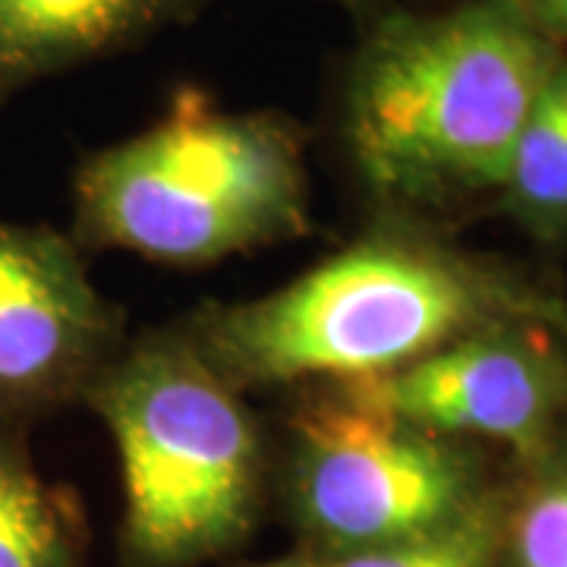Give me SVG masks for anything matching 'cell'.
Wrapping results in <instances>:
<instances>
[{"label": "cell", "mask_w": 567, "mask_h": 567, "mask_svg": "<svg viewBox=\"0 0 567 567\" xmlns=\"http://www.w3.org/2000/svg\"><path fill=\"white\" fill-rule=\"evenodd\" d=\"M565 297L454 244L429 218L372 212L363 230L271 293L203 303L181 328L244 394L357 382L498 319L551 328Z\"/></svg>", "instance_id": "cell-1"}, {"label": "cell", "mask_w": 567, "mask_h": 567, "mask_svg": "<svg viewBox=\"0 0 567 567\" xmlns=\"http://www.w3.org/2000/svg\"><path fill=\"white\" fill-rule=\"evenodd\" d=\"M312 230L306 130L281 111H224L181 89L152 126L73 177L80 249L199 268Z\"/></svg>", "instance_id": "cell-4"}, {"label": "cell", "mask_w": 567, "mask_h": 567, "mask_svg": "<svg viewBox=\"0 0 567 567\" xmlns=\"http://www.w3.org/2000/svg\"><path fill=\"white\" fill-rule=\"evenodd\" d=\"M85 406L117 447L121 567H208L275 511V442L181 324L130 338Z\"/></svg>", "instance_id": "cell-3"}, {"label": "cell", "mask_w": 567, "mask_h": 567, "mask_svg": "<svg viewBox=\"0 0 567 567\" xmlns=\"http://www.w3.org/2000/svg\"><path fill=\"white\" fill-rule=\"evenodd\" d=\"M561 48L507 0L379 13L347 63L341 136L372 212L435 221L495 199Z\"/></svg>", "instance_id": "cell-2"}, {"label": "cell", "mask_w": 567, "mask_h": 567, "mask_svg": "<svg viewBox=\"0 0 567 567\" xmlns=\"http://www.w3.org/2000/svg\"><path fill=\"white\" fill-rule=\"evenodd\" d=\"M328 3H344V7L360 10V7H375V3H382V0H328Z\"/></svg>", "instance_id": "cell-16"}, {"label": "cell", "mask_w": 567, "mask_h": 567, "mask_svg": "<svg viewBox=\"0 0 567 567\" xmlns=\"http://www.w3.org/2000/svg\"><path fill=\"white\" fill-rule=\"evenodd\" d=\"M344 385L429 432L520 461L567 423V341L536 319H498L416 363Z\"/></svg>", "instance_id": "cell-7"}, {"label": "cell", "mask_w": 567, "mask_h": 567, "mask_svg": "<svg viewBox=\"0 0 567 567\" xmlns=\"http://www.w3.org/2000/svg\"><path fill=\"white\" fill-rule=\"evenodd\" d=\"M29 432L0 423V567H92L80 502L44 480Z\"/></svg>", "instance_id": "cell-9"}, {"label": "cell", "mask_w": 567, "mask_h": 567, "mask_svg": "<svg viewBox=\"0 0 567 567\" xmlns=\"http://www.w3.org/2000/svg\"><path fill=\"white\" fill-rule=\"evenodd\" d=\"M551 328H555V331H558V334H561V338L567 341V297H565V303H561V309L555 312V319H551Z\"/></svg>", "instance_id": "cell-15"}, {"label": "cell", "mask_w": 567, "mask_h": 567, "mask_svg": "<svg viewBox=\"0 0 567 567\" xmlns=\"http://www.w3.org/2000/svg\"><path fill=\"white\" fill-rule=\"evenodd\" d=\"M240 567H324L319 558L306 555L300 548H293L290 555H281V558H271V561H252V565H240Z\"/></svg>", "instance_id": "cell-14"}, {"label": "cell", "mask_w": 567, "mask_h": 567, "mask_svg": "<svg viewBox=\"0 0 567 567\" xmlns=\"http://www.w3.org/2000/svg\"><path fill=\"white\" fill-rule=\"evenodd\" d=\"M551 44L567 48V0H507Z\"/></svg>", "instance_id": "cell-13"}, {"label": "cell", "mask_w": 567, "mask_h": 567, "mask_svg": "<svg viewBox=\"0 0 567 567\" xmlns=\"http://www.w3.org/2000/svg\"><path fill=\"white\" fill-rule=\"evenodd\" d=\"M126 341L70 234L0 218V423L32 429L85 404Z\"/></svg>", "instance_id": "cell-6"}, {"label": "cell", "mask_w": 567, "mask_h": 567, "mask_svg": "<svg viewBox=\"0 0 567 567\" xmlns=\"http://www.w3.org/2000/svg\"><path fill=\"white\" fill-rule=\"evenodd\" d=\"M495 567H567V423L536 454L507 461Z\"/></svg>", "instance_id": "cell-11"}, {"label": "cell", "mask_w": 567, "mask_h": 567, "mask_svg": "<svg viewBox=\"0 0 567 567\" xmlns=\"http://www.w3.org/2000/svg\"><path fill=\"white\" fill-rule=\"evenodd\" d=\"M505 480V476H502ZM502 527V486L466 517L410 539L344 555L324 567H495Z\"/></svg>", "instance_id": "cell-12"}, {"label": "cell", "mask_w": 567, "mask_h": 567, "mask_svg": "<svg viewBox=\"0 0 567 567\" xmlns=\"http://www.w3.org/2000/svg\"><path fill=\"white\" fill-rule=\"evenodd\" d=\"M212 0H0V111L20 92L114 58Z\"/></svg>", "instance_id": "cell-8"}, {"label": "cell", "mask_w": 567, "mask_h": 567, "mask_svg": "<svg viewBox=\"0 0 567 567\" xmlns=\"http://www.w3.org/2000/svg\"><path fill=\"white\" fill-rule=\"evenodd\" d=\"M495 203L539 249L567 246V48L520 123Z\"/></svg>", "instance_id": "cell-10"}, {"label": "cell", "mask_w": 567, "mask_h": 567, "mask_svg": "<svg viewBox=\"0 0 567 567\" xmlns=\"http://www.w3.org/2000/svg\"><path fill=\"white\" fill-rule=\"evenodd\" d=\"M275 511L300 551L334 561L466 517L502 486L486 445L410 423L344 382L290 388Z\"/></svg>", "instance_id": "cell-5"}]
</instances>
